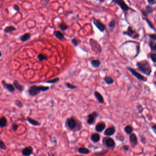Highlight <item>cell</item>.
I'll use <instances>...</instances> for the list:
<instances>
[{
  "label": "cell",
  "instance_id": "23",
  "mask_svg": "<svg viewBox=\"0 0 156 156\" xmlns=\"http://www.w3.org/2000/svg\"><path fill=\"white\" fill-rule=\"evenodd\" d=\"M7 124V120L5 116H2L0 118V127L3 128L6 127Z\"/></svg>",
  "mask_w": 156,
  "mask_h": 156
},
{
  "label": "cell",
  "instance_id": "41",
  "mask_svg": "<svg viewBox=\"0 0 156 156\" xmlns=\"http://www.w3.org/2000/svg\"><path fill=\"white\" fill-rule=\"evenodd\" d=\"M147 2L149 4L148 5H150L151 6L155 5L156 4V1L155 0H148Z\"/></svg>",
  "mask_w": 156,
  "mask_h": 156
},
{
  "label": "cell",
  "instance_id": "38",
  "mask_svg": "<svg viewBox=\"0 0 156 156\" xmlns=\"http://www.w3.org/2000/svg\"><path fill=\"white\" fill-rule=\"evenodd\" d=\"M0 149L3 150H6V146L5 143L1 140H0Z\"/></svg>",
  "mask_w": 156,
  "mask_h": 156
},
{
  "label": "cell",
  "instance_id": "34",
  "mask_svg": "<svg viewBox=\"0 0 156 156\" xmlns=\"http://www.w3.org/2000/svg\"><path fill=\"white\" fill-rule=\"evenodd\" d=\"M71 42L75 47H77L81 43V41L80 40H78V39L76 38H74L71 40Z\"/></svg>",
  "mask_w": 156,
  "mask_h": 156
},
{
  "label": "cell",
  "instance_id": "18",
  "mask_svg": "<svg viewBox=\"0 0 156 156\" xmlns=\"http://www.w3.org/2000/svg\"><path fill=\"white\" fill-rule=\"evenodd\" d=\"M31 38V34L29 33H25L19 37L20 40L22 42H26L29 40Z\"/></svg>",
  "mask_w": 156,
  "mask_h": 156
},
{
  "label": "cell",
  "instance_id": "26",
  "mask_svg": "<svg viewBox=\"0 0 156 156\" xmlns=\"http://www.w3.org/2000/svg\"><path fill=\"white\" fill-rule=\"evenodd\" d=\"M103 80L105 83L108 85H111L113 84L114 83V79L110 76H106Z\"/></svg>",
  "mask_w": 156,
  "mask_h": 156
},
{
  "label": "cell",
  "instance_id": "40",
  "mask_svg": "<svg viewBox=\"0 0 156 156\" xmlns=\"http://www.w3.org/2000/svg\"><path fill=\"white\" fill-rule=\"evenodd\" d=\"M108 152V150H106V151H99L98 152H96L94 153V155H98V156H103L104 154H105L107 152Z\"/></svg>",
  "mask_w": 156,
  "mask_h": 156
},
{
  "label": "cell",
  "instance_id": "45",
  "mask_svg": "<svg viewBox=\"0 0 156 156\" xmlns=\"http://www.w3.org/2000/svg\"><path fill=\"white\" fill-rule=\"evenodd\" d=\"M137 109L138 110V112L139 113H141L142 112V111H143V108H142V106L141 105H138L137 106Z\"/></svg>",
  "mask_w": 156,
  "mask_h": 156
},
{
  "label": "cell",
  "instance_id": "43",
  "mask_svg": "<svg viewBox=\"0 0 156 156\" xmlns=\"http://www.w3.org/2000/svg\"><path fill=\"white\" fill-rule=\"evenodd\" d=\"M18 128V125L17 123H13L12 125V130L15 132L16 131Z\"/></svg>",
  "mask_w": 156,
  "mask_h": 156
},
{
  "label": "cell",
  "instance_id": "37",
  "mask_svg": "<svg viewBox=\"0 0 156 156\" xmlns=\"http://www.w3.org/2000/svg\"><path fill=\"white\" fill-rule=\"evenodd\" d=\"M144 18V20L146 21V23L149 26V27H150V28H151V29H153V30H155V28H154V26H153V25L150 22V20H149V19H148L147 18Z\"/></svg>",
  "mask_w": 156,
  "mask_h": 156
},
{
  "label": "cell",
  "instance_id": "11",
  "mask_svg": "<svg viewBox=\"0 0 156 156\" xmlns=\"http://www.w3.org/2000/svg\"><path fill=\"white\" fill-rule=\"evenodd\" d=\"M129 140L131 147L132 148H135L138 144V139L135 133L131 134L129 137Z\"/></svg>",
  "mask_w": 156,
  "mask_h": 156
},
{
  "label": "cell",
  "instance_id": "47",
  "mask_svg": "<svg viewBox=\"0 0 156 156\" xmlns=\"http://www.w3.org/2000/svg\"><path fill=\"white\" fill-rule=\"evenodd\" d=\"M123 148L125 151H129V149H130V146L128 145H124L123 146Z\"/></svg>",
  "mask_w": 156,
  "mask_h": 156
},
{
  "label": "cell",
  "instance_id": "42",
  "mask_svg": "<svg viewBox=\"0 0 156 156\" xmlns=\"http://www.w3.org/2000/svg\"><path fill=\"white\" fill-rule=\"evenodd\" d=\"M13 9L14 10L16 11V12H20V7L19 6H18V5L17 4H15L13 6Z\"/></svg>",
  "mask_w": 156,
  "mask_h": 156
},
{
  "label": "cell",
  "instance_id": "4",
  "mask_svg": "<svg viewBox=\"0 0 156 156\" xmlns=\"http://www.w3.org/2000/svg\"><path fill=\"white\" fill-rule=\"evenodd\" d=\"M89 43L92 50L96 54H100L102 53V47L96 40L93 39H90Z\"/></svg>",
  "mask_w": 156,
  "mask_h": 156
},
{
  "label": "cell",
  "instance_id": "1",
  "mask_svg": "<svg viewBox=\"0 0 156 156\" xmlns=\"http://www.w3.org/2000/svg\"><path fill=\"white\" fill-rule=\"evenodd\" d=\"M66 127L71 131H80L82 127V124L81 122L76 119L75 117H72L68 118L66 122Z\"/></svg>",
  "mask_w": 156,
  "mask_h": 156
},
{
  "label": "cell",
  "instance_id": "49",
  "mask_svg": "<svg viewBox=\"0 0 156 156\" xmlns=\"http://www.w3.org/2000/svg\"><path fill=\"white\" fill-rule=\"evenodd\" d=\"M141 13H142L143 15L144 16L146 17V18L147 17V14H146V12L145 11V10H142V11H141Z\"/></svg>",
  "mask_w": 156,
  "mask_h": 156
},
{
  "label": "cell",
  "instance_id": "6",
  "mask_svg": "<svg viewBox=\"0 0 156 156\" xmlns=\"http://www.w3.org/2000/svg\"><path fill=\"white\" fill-rule=\"evenodd\" d=\"M127 69L131 73V74L133 76H134L136 78H137L138 80H139L141 81L144 82H146L147 81V78L143 76L142 75H141L140 73H139L136 69L132 68L130 67H127Z\"/></svg>",
  "mask_w": 156,
  "mask_h": 156
},
{
  "label": "cell",
  "instance_id": "29",
  "mask_svg": "<svg viewBox=\"0 0 156 156\" xmlns=\"http://www.w3.org/2000/svg\"><path fill=\"white\" fill-rule=\"evenodd\" d=\"M145 11L146 13V14H152L153 12H154V9L152 8V7L150 5H147L145 7Z\"/></svg>",
  "mask_w": 156,
  "mask_h": 156
},
{
  "label": "cell",
  "instance_id": "24",
  "mask_svg": "<svg viewBox=\"0 0 156 156\" xmlns=\"http://www.w3.org/2000/svg\"><path fill=\"white\" fill-rule=\"evenodd\" d=\"M78 152L82 154H88L90 153V150L85 147H80L78 150Z\"/></svg>",
  "mask_w": 156,
  "mask_h": 156
},
{
  "label": "cell",
  "instance_id": "12",
  "mask_svg": "<svg viewBox=\"0 0 156 156\" xmlns=\"http://www.w3.org/2000/svg\"><path fill=\"white\" fill-rule=\"evenodd\" d=\"M1 84L4 89L8 91L10 93H14L15 91V88L13 84L7 83L5 80H2Z\"/></svg>",
  "mask_w": 156,
  "mask_h": 156
},
{
  "label": "cell",
  "instance_id": "9",
  "mask_svg": "<svg viewBox=\"0 0 156 156\" xmlns=\"http://www.w3.org/2000/svg\"><path fill=\"white\" fill-rule=\"evenodd\" d=\"M93 24L96 26V28L100 32H102L106 30V26L105 24H103L102 22L98 19L94 18L93 19Z\"/></svg>",
  "mask_w": 156,
  "mask_h": 156
},
{
  "label": "cell",
  "instance_id": "13",
  "mask_svg": "<svg viewBox=\"0 0 156 156\" xmlns=\"http://www.w3.org/2000/svg\"><path fill=\"white\" fill-rule=\"evenodd\" d=\"M22 153L24 156H30L33 153V148L31 146L24 147L22 150Z\"/></svg>",
  "mask_w": 156,
  "mask_h": 156
},
{
  "label": "cell",
  "instance_id": "21",
  "mask_svg": "<svg viewBox=\"0 0 156 156\" xmlns=\"http://www.w3.org/2000/svg\"><path fill=\"white\" fill-rule=\"evenodd\" d=\"M90 139L92 142H93L94 143H97L100 140V136L98 133H93L91 136Z\"/></svg>",
  "mask_w": 156,
  "mask_h": 156
},
{
  "label": "cell",
  "instance_id": "27",
  "mask_svg": "<svg viewBox=\"0 0 156 156\" xmlns=\"http://www.w3.org/2000/svg\"><path fill=\"white\" fill-rule=\"evenodd\" d=\"M116 21L115 20H112L108 24V27H109V32H112L116 26Z\"/></svg>",
  "mask_w": 156,
  "mask_h": 156
},
{
  "label": "cell",
  "instance_id": "2",
  "mask_svg": "<svg viewBox=\"0 0 156 156\" xmlns=\"http://www.w3.org/2000/svg\"><path fill=\"white\" fill-rule=\"evenodd\" d=\"M136 66L139 71L147 76H150L152 72L150 64L147 60L139 61L136 63Z\"/></svg>",
  "mask_w": 156,
  "mask_h": 156
},
{
  "label": "cell",
  "instance_id": "51",
  "mask_svg": "<svg viewBox=\"0 0 156 156\" xmlns=\"http://www.w3.org/2000/svg\"><path fill=\"white\" fill-rule=\"evenodd\" d=\"M2 56V54H1V51H0V57H1Z\"/></svg>",
  "mask_w": 156,
  "mask_h": 156
},
{
  "label": "cell",
  "instance_id": "14",
  "mask_svg": "<svg viewBox=\"0 0 156 156\" xmlns=\"http://www.w3.org/2000/svg\"><path fill=\"white\" fill-rule=\"evenodd\" d=\"M13 85L14 87L15 88L18 90L20 93H23L25 89L24 85L20 84L17 80H14L13 82Z\"/></svg>",
  "mask_w": 156,
  "mask_h": 156
},
{
  "label": "cell",
  "instance_id": "32",
  "mask_svg": "<svg viewBox=\"0 0 156 156\" xmlns=\"http://www.w3.org/2000/svg\"><path fill=\"white\" fill-rule=\"evenodd\" d=\"M59 28L61 30L63 31H65L66 30H67L68 28V26L67 24L64 23V22H62L60 24H59Z\"/></svg>",
  "mask_w": 156,
  "mask_h": 156
},
{
  "label": "cell",
  "instance_id": "10",
  "mask_svg": "<svg viewBox=\"0 0 156 156\" xmlns=\"http://www.w3.org/2000/svg\"><path fill=\"white\" fill-rule=\"evenodd\" d=\"M99 114L96 111H93L88 115L87 124L91 125H93L95 121L97 118Z\"/></svg>",
  "mask_w": 156,
  "mask_h": 156
},
{
  "label": "cell",
  "instance_id": "17",
  "mask_svg": "<svg viewBox=\"0 0 156 156\" xmlns=\"http://www.w3.org/2000/svg\"><path fill=\"white\" fill-rule=\"evenodd\" d=\"M26 120H27L31 125H32L33 126H41V123L40 122H39L38 121L35 120L34 119H33V118L29 117H28L27 118V119H26Z\"/></svg>",
  "mask_w": 156,
  "mask_h": 156
},
{
  "label": "cell",
  "instance_id": "15",
  "mask_svg": "<svg viewBox=\"0 0 156 156\" xmlns=\"http://www.w3.org/2000/svg\"><path fill=\"white\" fill-rule=\"evenodd\" d=\"M116 132L115 128L114 126L108 128L104 132L103 135L106 136H110L114 135Z\"/></svg>",
  "mask_w": 156,
  "mask_h": 156
},
{
  "label": "cell",
  "instance_id": "22",
  "mask_svg": "<svg viewBox=\"0 0 156 156\" xmlns=\"http://www.w3.org/2000/svg\"><path fill=\"white\" fill-rule=\"evenodd\" d=\"M53 34L54 36L60 40H63L65 39V36L64 34L59 30L54 31Z\"/></svg>",
  "mask_w": 156,
  "mask_h": 156
},
{
  "label": "cell",
  "instance_id": "52",
  "mask_svg": "<svg viewBox=\"0 0 156 156\" xmlns=\"http://www.w3.org/2000/svg\"><path fill=\"white\" fill-rule=\"evenodd\" d=\"M154 156H156V154H155V155H154Z\"/></svg>",
  "mask_w": 156,
  "mask_h": 156
},
{
  "label": "cell",
  "instance_id": "48",
  "mask_svg": "<svg viewBox=\"0 0 156 156\" xmlns=\"http://www.w3.org/2000/svg\"><path fill=\"white\" fill-rule=\"evenodd\" d=\"M151 129L152 130V131H153V132H154V133H155V134H156V125L155 124V125H154L153 126H151Z\"/></svg>",
  "mask_w": 156,
  "mask_h": 156
},
{
  "label": "cell",
  "instance_id": "28",
  "mask_svg": "<svg viewBox=\"0 0 156 156\" xmlns=\"http://www.w3.org/2000/svg\"><path fill=\"white\" fill-rule=\"evenodd\" d=\"M155 41H156L150 39L149 42V45L151 50L152 51H154V52H155L156 50V44Z\"/></svg>",
  "mask_w": 156,
  "mask_h": 156
},
{
  "label": "cell",
  "instance_id": "7",
  "mask_svg": "<svg viewBox=\"0 0 156 156\" xmlns=\"http://www.w3.org/2000/svg\"><path fill=\"white\" fill-rule=\"evenodd\" d=\"M102 143L107 148L114 149L115 147V142L114 140L108 137H104L102 139Z\"/></svg>",
  "mask_w": 156,
  "mask_h": 156
},
{
  "label": "cell",
  "instance_id": "33",
  "mask_svg": "<svg viewBox=\"0 0 156 156\" xmlns=\"http://www.w3.org/2000/svg\"><path fill=\"white\" fill-rule=\"evenodd\" d=\"M59 81H60V78H55L54 79H51V80L47 81L45 82V83H49V84H55V83H58Z\"/></svg>",
  "mask_w": 156,
  "mask_h": 156
},
{
  "label": "cell",
  "instance_id": "5",
  "mask_svg": "<svg viewBox=\"0 0 156 156\" xmlns=\"http://www.w3.org/2000/svg\"><path fill=\"white\" fill-rule=\"evenodd\" d=\"M123 34L133 39H136L140 37V34L135 30H134L132 27L131 26L128 27L126 31L123 32Z\"/></svg>",
  "mask_w": 156,
  "mask_h": 156
},
{
  "label": "cell",
  "instance_id": "16",
  "mask_svg": "<svg viewBox=\"0 0 156 156\" xmlns=\"http://www.w3.org/2000/svg\"><path fill=\"white\" fill-rule=\"evenodd\" d=\"M106 127V124L104 122H99L95 126V130L98 132H101L105 129Z\"/></svg>",
  "mask_w": 156,
  "mask_h": 156
},
{
  "label": "cell",
  "instance_id": "8",
  "mask_svg": "<svg viewBox=\"0 0 156 156\" xmlns=\"http://www.w3.org/2000/svg\"><path fill=\"white\" fill-rule=\"evenodd\" d=\"M111 2L114 3L120 6V9L124 12H127L131 10V8L123 0H114L112 1Z\"/></svg>",
  "mask_w": 156,
  "mask_h": 156
},
{
  "label": "cell",
  "instance_id": "36",
  "mask_svg": "<svg viewBox=\"0 0 156 156\" xmlns=\"http://www.w3.org/2000/svg\"><path fill=\"white\" fill-rule=\"evenodd\" d=\"M65 85L68 88H69L71 89H76L78 88L77 86H76L73 84H71L69 83H66L65 84Z\"/></svg>",
  "mask_w": 156,
  "mask_h": 156
},
{
  "label": "cell",
  "instance_id": "25",
  "mask_svg": "<svg viewBox=\"0 0 156 156\" xmlns=\"http://www.w3.org/2000/svg\"><path fill=\"white\" fill-rule=\"evenodd\" d=\"M16 30V28L12 26H8L5 28L4 29V32L6 33H12V32Z\"/></svg>",
  "mask_w": 156,
  "mask_h": 156
},
{
  "label": "cell",
  "instance_id": "39",
  "mask_svg": "<svg viewBox=\"0 0 156 156\" xmlns=\"http://www.w3.org/2000/svg\"><path fill=\"white\" fill-rule=\"evenodd\" d=\"M150 58L151 61L154 62L156 63V54L155 53H152L150 54Z\"/></svg>",
  "mask_w": 156,
  "mask_h": 156
},
{
  "label": "cell",
  "instance_id": "46",
  "mask_svg": "<svg viewBox=\"0 0 156 156\" xmlns=\"http://www.w3.org/2000/svg\"><path fill=\"white\" fill-rule=\"evenodd\" d=\"M116 138L118 140L120 141H123L125 140V136H119V137L116 136Z\"/></svg>",
  "mask_w": 156,
  "mask_h": 156
},
{
  "label": "cell",
  "instance_id": "50",
  "mask_svg": "<svg viewBox=\"0 0 156 156\" xmlns=\"http://www.w3.org/2000/svg\"><path fill=\"white\" fill-rule=\"evenodd\" d=\"M72 11H66V15L67 16V15H69V14H72Z\"/></svg>",
  "mask_w": 156,
  "mask_h": 156
},
{
  "label": "cell",
  "instance_id": "20",
  "mask_svg": "<svg viewBox=\"0 0 156 156\" xmlns=\"http://www.w3.org/2000/svg\"><path fill=\"white\" fill-rule=\"evenodd\" d=\"M90 63L92 66L94 68H98L101 64V61L98 59L92 60L90 61Z\"/></svg>",
  "mask_w": 156,
  "mask_h": 156
},
{
  "label": "cell",
  "instance_id": "44",
  "mask_svg": "<svg viewBox=\"0 0 156 156\" xmlns=\"http://www.w3.org/2000/svg\"><path fill=\"white\" fill-rule=\"evenodd\" d=\"M148 36L150 38V39H151L154 41H156V34H149Z\"/></svg>",
  "mask_w": 156,
  "mask_h": 156
},
{
  "label": "cell",
  "instance_id": "31",
  "mask_svg": "<svg viewBox=\"0 0 156 156\" xmlns=\"http://www.w3.org/2000/svg\"><path fill=\"white\" fill-rule=\"evenodd\" d=\"M37 58L39 61L41 62L43 61L44 60H47L48 59V57L46 55L43 54H39L37 56Z\"/></svg>",
  "mask_w": 156,
  "mask_h": 156
},
{
  "label": "cell",
  "instance_id": "3",
  "mask_svg": "<svg viewBox=\"0 0 156 156\" xmlns=\"http://www.w3.org/2000/svg\"><path fill=\"white\" fill-rule=\"evenodd\" d=\"M49 89V87L45 86H37L33 85L31 86L28 90V93L29 95L32 97H34L38 95L40 92H44L47 91Z\"/></svg>",
  "mask_w": 156,
  "mask_h": 156
},
{
  "label": "cell",
  "instance_id": "19",
  "mask_svg": "<svg viewBox=\"0 0 156 156\" xmlns=\"http://www.w3.org/2000/svg\"><path fill=\"white\" fill-rule=\"evenodd\" d=\"M94 96L97 99V100L100 103H104V98L100 93H99L98 91H95L94 93Z\"/></svg>",
  "mask_w": 156,
  "mask_h": 156
},
{
  "label": "cell",
  "instance_id": "35",
  "mask_svg": "<svg viewBox=\"0 0 156 156\" xmlns=\"http://www.w3.org/2000/svg\"><path fill=\"white\" fill-rule=\"evenodd\" d=\"M14 105H16L18 108H21L23 107V104L22 102L18 99H16L15 100Z\"/></svg>",
  "mask_w": 156,
  "mask_h": 156
},
{
  "label": "cell",
  "instance_id": "30",
  "mask_svg": "<svg viewBox=\"0 0 156 156\" xmlns=\"http://www.w3.org/2000/svg\"><path fill=\"white\" fill-rule=\"evenodd\" d=\"M124 131L127 135H131L132 134L133 129L131 125H128L125 128Z\"/></svg>",
  "mask_w": 156,
  "mask_h": 156
}]
</instances>
